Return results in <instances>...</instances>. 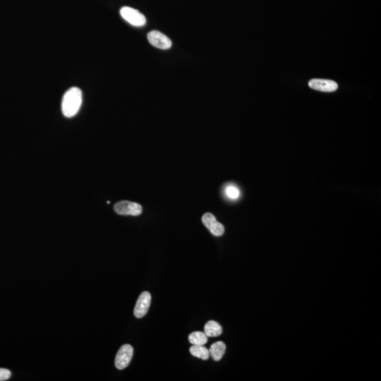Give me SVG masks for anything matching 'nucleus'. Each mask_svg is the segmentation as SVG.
Wrapping results in <instances>:
<instances>
[{"label": "nucleus", "mask_w": 381, "mask_h": 381, "mask_svg": "<svg viewBox=\"0 0 381 381\" xmlns=\"http://www.w3.org/2000/svg\"><path fill=\"white\" fill-rule=\"evenodd\" d=\"M114 210L121 216H138L142 213V206L135 202L122 201L115 205Z\"/></svg>", "instance_id": "3"}, {"label": "nucleus", "mask_w": 381, "mask_h": 381, "mask_svg": "<svg viewBox=\"0 0 381 381\" xmlns=\"http://www.w3.org/2000/svg\"><path fill=\"white\" fill-rule=\"evenodd\" d=\"M11 371L8 369H0V381H5L10 378Z\"/></svg>", "instance_id": "14"}, {"label": "nucleus", "mask_w": 381, "mask_h": 381, "mask_svg": "<svg viewBox=\"0 0 381 381\" xmlns=\"http://www.w3.org/2000/svg\"><path fill=\"white\" fill-rule=\"evenodd\" d=\"M120 15L126 22L131 25L141 27L146 24V18L144 15L137 9L129 7H124L120 9Z\"/></svg>", "instance_id": "2"}, {"label": "nucleus", "mask_w": 381, "mask_h": 381, "mask_svg": "<svg viewBox=\"0 0 381 381\" xmlns=\"http://www.w3.org/2000/svg\"><path fill=\"white\" fill-rule=\"evenodd\" d=\"M151 303V295L148 292H143L138 298L134 314L137 318L146 316Z\"/></svg>", "instance_id": "5"}, {"label": "nucleus", "mask_w": 381, "mask_h": 381, "mask_svg": "<svg viewBox=\"0 0 381 381\" xmlns=\"http://www.w3.org/2000/svg\"><path fill=\"white\" fill-rule=\"evenodd\" d=\"M134 355V349L130 345H124L119 350L115 365L119 370H123L129 365Z\"/></svg>", "instance_id": "4"}, {"label": "nucleus", "mask_w": 381, "mask_h": 381, "mask_svg": "<svg viewBox=\"0 0 381 381\" xmlns=\"http://www.w3.org/2000/svg\"><path fill=\"white\" fill-rule=\"evenodd\" d=\"M188 341L193 345H204L207 342V337L203 332H194L188 335Z\"/></svg>", "instance_id": "12"}, {"label": "nucleus", "mask_w": 381, "mask_h": 381, "mask_svg": "<svg viewBox=\"0 0 381 381\" xmlns=\"http://www.w3.org/2000/svg\"><path fill=\"white\" fill-rule=\"evenodd\" d=\"M225 344L222 341H218L211 345L209 353L213 360L218 361L222 359V356L225 353Z\"/></svg>", "instance_id": "9"}, {"label": "nucleus", "mask_w": 381, "mask_h": 381, "mask_svg": "<svg viewBox=\"0 0 381 381\" xmlns=\"http://www.w3.org/2000/svg\"><path fill=\"white\" fill-rule=\"evenodd\" d=\"M222 333L221 326L218 322L210 320L204 326V333L207 337H218Z\"/></svg>", "instance_id": "10"}, {"label": "nucleus", "mask_w": 381, "mask_h": 381, "mask_svg": "<svg viewBox=\"0 0 381 381\" xmlns=\"http://www.w3.org/2000/svg\"><path fill=\"white\" fill-rule=\"evenodd\" d=\"M148 39L149 43L156 48L161 49V50H167L171 48V40L161 32L150 31L148 34Z\"/></svg>", "instance_id": "6"}, {"label": "nucleus", "mask_w": 381, "mask_h": 381, "mask_svg": "<svg viewBox=\"0 0 381 381\" xmlns=\"http://www.w3.org/2000/svg\"><path fill=\"white\" fill-rule=\"evenodd\" d=\"M203 224L216 237H220L224 233V227L220 222L217 221L216 217L212 213H205L202 217Z\"/></svg>", "instance_id": "7"}, {"label": "nucleus", "mask_w": 381, "mask_h": 381, "mask_svg": "<svg viewBox=\"0 0 381 381\" xmlns=\"http://www.w3.org/2000/svg\"><path fill=\"white\" fill-rule=\"evenodd\" d=\"M189 352L195 357L199 358L204 361L210 357L209 350L205 348L203 345H192L189 349Z\"/></svg>", "instance_id": "11"}, {"label": "nucleus", "mask_w": 381, "mask_h": 381, "mask_svg": "<svg viewBox=\"0 0 381 381\" xmlns=\"http://www.w3.org/2000/svg\"><path fill=\"white\" fill-rule=\"evenodd\" d=\"M309 86L312 89L326 93H331L338 88V85L336 82L326 79H312L309 82Z\"/></svg>", "instance_id": "8"}, {"label": "nucleus", "mask_w": 381, "mask_h": 381, "mask_svg": "<svg viewBox=\"0 0 381 381\" xmlns=\"http://www.w3.org/2000/svg\"><path fill=\"white\" fill-rule=\"evenodd\" d=\"M226 196L231 200H237L240 196V190L235 185H228L224 189Z\"/></svg>", "instance_id": "13"}, {"label": "nucleus", "mask_w": 381, "mask_h": 381, "mask_svg": "<svg viewBox=\"0 0 381 381\" xmlns=\"http://www.w3.org/2000/svg\"><path fill=\"white\" fill-rule=\"evenodd\" d=\"M83 103L82 90L78 87L69 88L62 98V111L67 118L74 117L79 112Z\"/></svg>", "instance_id": "1"}]
</instances>
